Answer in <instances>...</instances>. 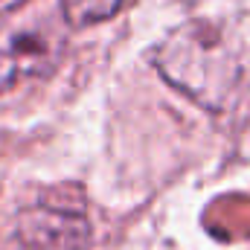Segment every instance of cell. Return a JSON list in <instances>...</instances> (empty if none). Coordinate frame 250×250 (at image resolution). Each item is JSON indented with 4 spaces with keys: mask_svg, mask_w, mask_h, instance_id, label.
<instances>
[{
    "mask_svg": "<svg viewBox=\"0 0 250 250\" xmlns=\"http://www.w3.org/2000/svg\"><path fill=\"white\" fill-rule=\"evenodd\" d=\"M125 0H62V15L67 26L82 29V26H93L108 21L111 15L120 12Z\"/></svg>",
    "mask_w": 250,
    "mask_h": 250,
    "instance_id": "cell-4",
    "label": "cell"
},
{
    "mask_svg": "<svg viewBox=\"0 0 250 250\" xmlns=\"http://www.w3.org/2000/svg\"><path fill=\"white\" fill-rule=\"evenodd\" d=\"M64 35L47 21H18L0 26V93L56 70Z\"/></svg>",
    "mask_w": 250,
    "mask_h": 250,
    "instance_id": "cell-2",
    "label": "cell"
},
{
    "mask_svg": "<svg viewBox=\"0 0 250 250\" xmlns=\"http://www.w3.org/2000/svg\"><path fill=\"white\" fill-rule=\"evenodd\" d=\"M26 0H0V15L3 12H12V9H18V6H23Z\"/></svg>",
    "mask_w": 250,
    "mask_h": 250,
    "instance_id": "cell-5",
    "label": "cell"
},
{
    "mask_svg": "<svg viewBox=\"0 0 250 250\" xmlns=\"http://www.w3.org/2000/svg\"><path fill=\"white\" fill-rule=\"evenodd\" d=\"M87 230L84 212L70 204L44 201L21 218V239L29 250H82Z\"/></svg>",
    "mask_w": 250,
    "mask_h": 250,
    "instance_id": "cell-3",
    "label": "cell"
},
{
    "mask_svg": "<svg viewBox=\"0 0 250 250\" xmlns=\"http://www.w3.org/2000/svg\"><path fill=\"white\" fill-rule=\"evenodd\" d=\"M160 76L207 111H227L245 82L248 53L218 21L195 18L172 29L154 53Z\"/></svg>",
    "mask_w": 250,
    "mask_h": 250,
    "instance_id": "cell-1",
    "label": "cell"
}]
</instances>
